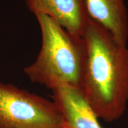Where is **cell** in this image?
Returning a JSON list of instances; mask_svg holds the SVG:
<instances>
[{"mask_svg":"<svg viewBox=\"0 0 128 128\" xmlns=\"http://www.w3.org/2000/svg\"><path fill=\"white\" fill-rule=\"evenodd\" d=\"M69 128L68 126L66 125V124H65V126H62V127H60V128Z\"/></svg>","mask_w":128,"mask_h":128,"instance_id":"7","label":"cell"},{"mask_svg":"<svg viewBox=\"0 0 128 128\" xmlns=\"http://www.w3.org/2000/svg\"><path fill=\"white\" fill-rule=\"evenodd\" d=\"M65 124L54 101L0 81V128H58Z\"/></svg>","mask_w":128,"mask_h":128,"instance_id":"3","label":"cell"},{"mask_svg":"<svg viewBox=\"0 0 128 128\" xmlns=\"http://www.w3.org/2000/svg\"><path fill=\"white\" fill-rule=\"evenodd\" d=\"M42 34V46L34 62L24 72L32 82L52 90L81 88L87 60V45L82 37L69 33L45 14L36 16Z\"/></svg>","mask_w":128,"mask_h":128,"instance_id":"2","label":"cell"},{"mask_svg":"<svg viewBox=\"0 0 128 128\" xmlns=\"http://www.w3.org/2000/svg\"><path fill=\"white\" fill-rule=\"evenodd\" d=\"M53 101L58 105L70 128H103L80 88L61 87L51 90Z\"/></svg>","mask_w":128,"mask_h":128,"instance_id":"5","label":"cell"},{"mask_svg":"<svg viewBox=\"0 0 128 128\" xmlns=\"http://www.w3.org/2000/svg\"><path fill=\"white\" fill-rule=\"evenodd\" d=\"M28 10L36 16L47 15L71 34L82 37L88 16L85 0H24Z\"/></svg>","mask_w":128,"mask_h":128,"instance_id":"4","label":"cell"},{"mask_svg":"<svg viewBox=\"0 0 128 128\" xmlns=\"http://www.w3.org/2000/svg\"><path fill=\"white\" fill-rule=\"evenodd\" d=\"M88 17L99 24L118 44L127 46L128 12L124 0H85Z\"/></svg>","mask_w":128,"mask_h":128,"instance_id":"6","label":"cell"},{"mask_svg":"<svg viewBox=\"0 0 128 128\" xmlns=\"http://www.w3.org/2000/svg\"><path fill=\"white\" fill-rule=\"evenodd\" d=\"M83 38L87 60L81 90L97 118L111 122L128 103V48L89 17Z\"/></svg>","mask_w":128,"mask_h":128,"instance_id":"1","label":"cell"}]
</instances>
